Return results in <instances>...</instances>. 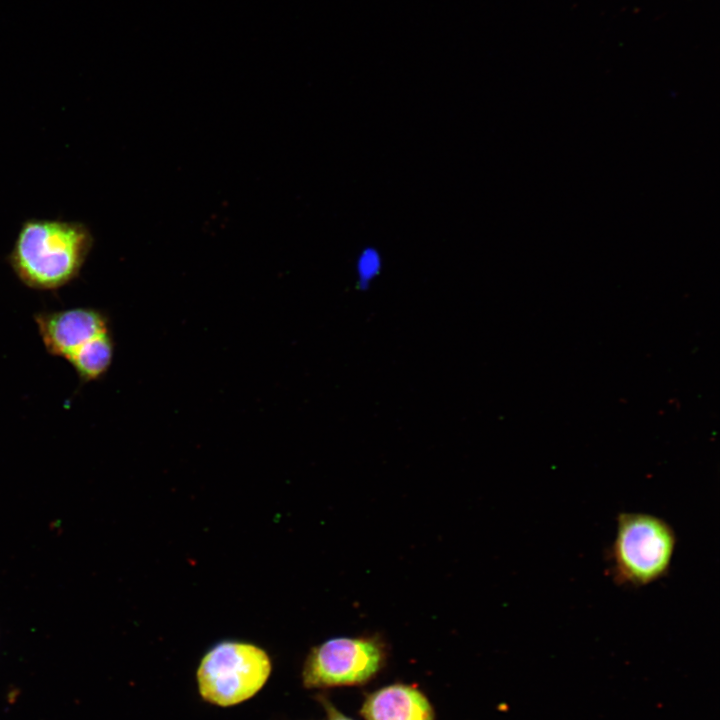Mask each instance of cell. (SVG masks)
Returning a JSON list of instances; mask_svg holds the SVG:
<instances>
[{"instance_id":"1","label":"cell","mask_w":720,"mask_h":720,"mask_svg":"<svg viewBox=\"0 0 720 720\" xmlns=\"http://www.w3.org/2000/svg\"><path fill=\"white\" fill-rule=\"evenodd\" d=\"M93 243L82 222L30 218L22 223L8 262L27 287L56 290L78 277Z\"/></svg>"},{"instance_id":"2","label":"cell","mask_w":720,"mask_h":720,"mask_svg":"<svg viewBox=\"0 0 720 720\" xmlns=\"http://www.w3.org/2000/svg\"><path fill=\"white\" fill-rule=\"evenodd\" d=\"M671 525L652 514L624 512L617 518L609 560L617 584L641 587L663 578L676 547Z\"/></svg>"},{"instance_id":"3","label":"cell","mask_w":720,"mask_h":720,"mask_svg":"<svg viewBox=\"0 0 720 720\" xmlns=\"http://www.w3.org/2000/svg\"><path fill=\"white\" fill-rule=\"evenodd\" d=\"M268 654L258 646L223 641L202 658L197 670L201 697L214 705L240 704L257 694L271 674Z\"/></svg>"},{"instance_id":"4","label":"cell","mask_w":720,"mask_h":720,"mask_svg":"<svg viewBox=\"0 0 720 720\" xmlns=\"http://www.w3.org/2000/svg\"><path fill=\"white\" fill-rule=\"evenodd\" d=\"M386 659L384 644L375 637H337L308 654L302 680L306 688L360 685L371 680Z\"/></svg>"},{"instance_id":"5","label":"cell","mask_w":720,"mask_h":720,"mask_svg":"<svg viewBox=\"0 0 720 720\" xmlns=\"http://www.w3.org/2000/svg\"><path fill=\"white\" fill-rule=\"evenodd\" d=\"M34 321L46 351L66 360L86 342L109 332L104 314L89 307L39 312Z\"/></svg>"},{"instance_id":"6","label":"cell","mask_w":720,"mask_h":720,"mask_svg":"<svg viewBox=\"0 0 720 720\" xmlns=\"http://www.w3.org/2000/svg\"><path fill=\"white\" fill-rule=\"evenodd\" d=\"M360 712L366 720H435L428 698L419 689L400 683L369 694Z\"/></svg>"},{"instance_id":"7","label":"cell","mask_w":720,"mask_h":720,"mask_svg":"<svg viewBox=\"0 0 720 720\" xmlns=\"http://www.w3.org/2000/svg\"><path fill=\"white\" fill-rule=\"evenodd\" d=\"M114 344L109 332L99 335L79 347L67 361L78 377L89 382L101 377L110 367Z\"/></svg>"},{"instance_id":"8","label":"cell","mask_w":720,"mask_h":720,"mask_svg":"<svg viewBox=\"0 0 720 720\" xmlns=\"http://www.w3.org/2000/svg\"><path fill=\"white\" fill-rule=\"evenodd\" d=\"M359 279L368 281L374 277L380 267V261L375 251L367 250L363 252L357 262Z\"/></svg>"},{"instance_id":"9","label":"cell","mask_w":720,"mask_h":720,"mask_svg":"<svg viewBox=\"0 0 720 720\" xmlns=\"http://www.w3.org/2000/svg\"><path fill=\"white\" fill-rule=\"evenodd\" d=\"M318 701L320 702V704H322V706L325 710L327 720H353V719L347 717L346 715H344L340 710H338L333 705V703L325 696L319 695Z\"/></svg>"}]
</instances>
